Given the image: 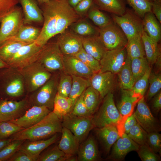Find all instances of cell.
I'll return each instance as SVG.
<instances>
[{"label":"cell","instance_id":"obj_1","mask_svg":"<svg viewBox=\"0 0 161 161\" xmlns=\"http://www.w3.org/2000/svg\"><path fill=\"white\" fill-rule=\"evenodd\" d=\"M62 120L51 112L40 122L24 129L11 136L12 140H38L44 139L61 132Z\"/></svg>","mask_w":161,"mask_h":161},{"label":"cell","instance_id":"obj_2","mask_svg":"<svg viewBox=\"0 0 161 161\" xmlns=\"http://www.w3.org/2000/svg\"><path fill=\"white\" fill-rule=\"evenodd\" d=\"M103 99L100 106L92 116L94 128L114 126L117 127L120 137L122 134V127L125 120L117 108L113 92L109 93Z\"/></svg>","mask_w":161,"mask_h":161},{"label":"cell","instance_id":"obj_3","mask_svg":"<svg viewBox=\"0 0 161 161\" xmlns=\"http://www.w3.org/2000/svg\"><path fill=\"white\" fill-rule=\"evenodd\" d=\"M25 91L23 77L17 69H0V93L6 99L21 97Z\"/></svg>","mask_w":161,"mask_h":161},{"label":"cell","instance_id":"obj_4","mask_svg":"<svg viewBox=\"0 0 161 161\" xmlns=\"http://www.w3.org/2000/svg\"><path fill=\"white\" fill-rule=\"evenodd\" d=\"M44 17L43 26L40 35L35 41L41 46L57 35V0H51L39 5Z\"/></svg>","mask_w":161,"mask_h":161},{"label":"cell","instance_id":"obj_5","mask_svg":"<svg viewBox=\"0 0 161 161\" xmlns=\"http://www.w3.org/2000/svg\"><path fill=\"white\" fill-rule=\"evenodd\" d=\"M17 69L23 77L25 90L29 93L37 89L52 76L50 72L37 61Z\"/></svg>","mask_w":161,"mask_h":161},{"label":"cell","instance_id":"obj_6","mask_svg":"<svg viewBox=\"0 0 161 161\" xmlns=\"http://www.w3.org/2000/svg\"><path fill=\"white\" fill-rule=\"evenodd\" d=\"M58 81L57 76H52L45 83L32 92L28 98L31 105L44 106L52 111Z\"/></svg>","mask_w":161,"mask_h":161},{"label":"cell","instance_id":"obj_7","mask_svg":"<svg viewBox=\"0 0 161 161\" xmlns=\"http://www.w3.org/2000/svg\"><path fill=\"white\" fill-rule=\"evenodd\" d=\"M21 7L16 6L0 21V46L14 36L24 24Z\"/></svg>","mask_w":161,"mask_h":161},{"label":"cell","instance_id":"obj_8","mask_svg":"<svg viewBox=\"0 0 161 161\" xmlns=\"http://www.w3.org/2000/svg\"><path fill=\"white\" fill-rule=\"evenodd\" d=\"M62 125L78 139L80 143L84 141L90 131L94 128L92 116L79 117L69 113L62 119Z\"/></svg>","mask_w":161,"mask_h":161},{"label":"cell","instance_id":"obj_9","mask_svg":"<svg viewBox=\"0 0 161 161\" xmlns=\"http://www.w3.org/2000/svg\"><path fill=\"white\" fill-rule=\"evenodd\" d=\"M63 56L56 42L47 43L43 46L37 61L50 72L63 71Z\"/></svg>","mask_w":161,"mask_h":161},{"label":"cell","instance_id":"obj_10","mask_svg":"<svg viewBox=\"0 0 161 161\" xmlns=\"http://www.w3.org/2000/svg\"><path fill=\"white\" fill-rule=\"evenodd\" d=\"M134 12L126 10L121 16L112 14V19L122 30L128 39L141 35L143 30V21Z\"/></svg>","mask_w":161,"mask_h":161},{"label":"cell","instance_id":"obj_11","mask_svg":"<svg viewBox=\"0 0 161 161\" xmlns=\"http://www.w3.org/2000/svg\"><path fill=\"white\" fill-rule=\"evenodd\" d=\"M99 39L107 50L126 47L128 39L121 29L113 22L99 28Z\"/></svg>","mask_w":161,"mask_h":161},{"label":"cell","instance_id":"obj_12","mask_svg":"<svg viewBox=\"0 0 161 161\" xmlns=\"http://www.w3.org/2000/svg\"><path fill=\"white\" fill-rule=\"evenodd\" d=\"M133 114L137 123L147 133L161 131L160 122L153 114L144 96L137 102L136 109Z\"/></svg>","mask_w":161,"mask_h":161},{"label":"cell","instance_id":"obj_13","mask_svg":"<svg viewBox=\"0 0 161 161\" xmlns=\"http://www.w3.org/2000/svg\"><path fill=\"white\" fill-rule=\"evenodd\" d=\"M43 46L35 42L22 47L7 63L10 67L20 69L37 61Z\"/></svg>","mask_w":161,"mask_h":161},{"label":"cell","instance_id":"obj_14","mask_svg":"<svg viewBox=\"0 0 161 161\" xmlns=\"http://www.w3.org/2000/svg\"><path fill=\"white\" fill-rule=\"evenodd\" d=\"M31 106L28 98L19 101L2 100L0 101V121H10L16 119Z\"/></svg>","mask_w":161,"mask_h":161},{"label":"cell","instance_id":"obj_15","mask_svg":"<svg viewBox=\"0 0 161 161\" xmlns=\"http://www.w3.org/2000/svg\"><path fill=\"white\" fill-rule=\"evenodd\" d=\"M127 56L125 47L107 50L100 61V72L109 71L117 74L120 70Z\"/></svg>","mask_w":161,"mask_h":161},{"label":"cell","instance_id":"obj_16","mask_svg":"<svg viewBox=\"0 0 161 161\" xmlns=\"http://www.w3.org/2000/svg\"><path fill=\"white\" fill-rule=\"evenodd\" d=\"M56 42L63 55H74L83 49L82 37L73 31L66 30L60 34Z\"/></svg>","mask_w":161,"mask_h":161},{"label":"cell","instance_id":"obj_17","mask_svg":"<svg viewBox=\"0 0 161 161\" xmlns=\"http://www.w3.org/2000/svg\"><path fill=\"white\" fill-rule=\"evenodd\" d=\"M89 80L90 86L99 93L102 99L112 92L115 85V74L109 71L95 72Z\"/></svg>","mask_w":161,"mask_h":161},{"label":"cell","instance_id":"obj_18","mask_svg":"<svg viewBox=\"0 0 161 161\" xmlns=\"http://www.w3.org/2000/svg\"><path fill=\"white\" fill-rule=\"evenodd\" d=\"M139 145L128 136L123 133L113 145L110 154L106 160L120 161L124 160L127 154L132 151H137Z\"/></svg>","mask_w":161,"mask_h":161},{"label":"cell","instance_id":"obj_19","mask_svg":"<svg viewBox=\"0 0 161 161\" xmlns=\"http://www.w3.org/2000/svg\"><path fill=\"white\" fill-rule=\"evenodd\" d=\"M63 71L71 76L89 79L95 73L75 55H63Z\"/></svg>","mask_w":161,"mask_h":161},{"label":"cell","instance_id":"obj_20","mask_svg":"<svg viewBox=\"0 0 161 161\" xmlns=\"http://www.w3.org/2000/svg\"><path fill=\"white\" fill-rule=\"evenodd\" d=\"M51 112L48 108L44 106H32L22 116L10 122L26 129L40 122Z\"/></svg>","mask_w":161,"mask_h":161},{"label":"cell","instance_id":"obj_21","mask_svg":"<svg viewBox=\"0 0 161 161\" xmlns=\"http://www.w3.org/2000/svg\"><path fill=\"white\" fill-rule=\"evenodd\" d=\"M58 133L54 134L46 140H25L21 145L19 149L26 153L34 161H37L40 154L58 140L59 136Z\"/></svg>","mask_w":161,"mask_h":161},{"label":"cell","instance_id":"obj_22","mask_svg":"<svg viewBox=\"0 0 161 161\" xmlns=\"http://www.w3.org/2000/svg\"><path fill=\"white\" fill-rule=\"evenodd\" d=\"M61 138L58 146L68 157V161H77V154L80 142L69 129L63 127Z\"/></svg>","mask_w":161,"mask_h":161},{"label":"cell","instance_id":"obj_23","mask_svg":"<svg viewBox=\"0 0 161 161\" xmlns=\"http://www.w3.org/2000/svg\"><path fill=\"white\" fill-rule=\"evenodd\" d=\"M19 2L21 6L24 24H43L42 12L36 0H19Z\"/></svg>","mask_w":161,"mask_h":161},{"label":"cell","instance_id":"obj_24","mask_svg":"<svg viewBox=\"0 0 161 161\" xmlns=\"http://www.w3.org/2000/svg\"><path fill=\"white\" fill-rule=\"evenodd\" d=\"M79 145L77 154V161H98L102 160L96 140L90 135Z\"/></svg>","mask_w":161,"mask_h":161},{"label":"cell","instance_id":"obj_25","mask_svg":"<svg viewBox=\"0 0 161 161\" xmlns=\"http://www.w3.org/2000/svg\"><path fill=\"white\" fill-rule=\"evenodd\" d=\"M141 98L131 90L121 89L120 98L115 105L124 120L133 113L134 107Z\"/></svg>","mask_w":161,"mask_h":161},{"label":"cell","instance_id":"obj_26","mask_svg":"<svg viewBox=\"0 0 161 161\" xmlns=\"http://www.w3.org/2000/svg\"><path fill=\"white\" fill-rule=\"evenodd\" d=\"M94 129L104 152L108 154L113 145L120 137L117 127L108 125Z\"/></svg>","mask_w":161,"mask_h":161},{"label":"cell","instance_id":"obj_27","mask_svg":"<svg viewBox=\"0 0 161 161\" xmlns=\"http://www.w3.org/2000/svg\"><path fill=\"white\" fill-rule=\"evenodd\" d=\"M82 44L84 50L99 61L107 50L96 35L82 37Z\"/></svg>","mask_w":161,"mask_h":161},{"label":"cell","instance_id":"obj_28","mask_svg":"<svg viewBox=\"0 0 161 161\" xmlns=\"http://www.w3.org/2000/svg\"><path fill=\"white\" fill-rule=\"evenodd\" d=\"M143 17L144 30L151 39L157 43L161 37L160 23L152 12L146 13Z\"/></svg>","mask_w":161,"mask_h":161},{"label":"cell","instance_id":"obj_29","mask_svg":"<svg viewBox=\"0 0 161 161\" xmlns=\"http://www.w3.org/2000/svg\"><path fill=\"white\" fill-rule=\"evenodd\" d=\"M131 63V59L127 55L124 64L117 73L119 86L121 89L131 90L135 82Z\"/></svg>","mask_w":161,"mask_h":161},{"label":"cell","instance_id":"obj_30","mask_svg":"<svg viewBox=\"0 0 161 161\" xmlns=\"http://www.w3.org/2000/svg\"><path fill=\"white\" fill-rule=\"evenodd\" d=\"M41 30V29L40 28L30 25L24 24L16 34L7 41H16L31 43L35 42L37 39Z\"/></svg>","mask_w":161,"mask_h":161},{"label":"cell","instance_id":"obj_31","mask_svg":"<svg viewBox=\"0 0 161 161\" xmlns=\"http://www.w3.org/2000/svg\"><path fill=\"white\" fill-rule=\"evenodd\" d=\"M141 39L146 58L148 63H155L158 57L161 56L157 43L151 39L144 30L142 33Z\"/></svg>","mask_w":161,"mask_h":161},{"label":"cell","instance_id":"obj_32","mask_svg":"<svg viewBox=\"0 0 161 161\" xmlns=\"http://www.w3.org/2000/svg\"><path fill=\"white\" fill-rule=\"evenodd\" d=\"M93 4L102 10L117 16L125 13L126 8L123 0H93Z\"/></svg>","mask_w":161,"mask_h":161},{"label":"cell","instance_id":"obj_33","mask_svg":"<svg viewBox=\"0 0 161 161\" xmlns=\"http://www.w3.org/2000/svg\"><path fill=\"white\" fill-rule=\"evenodd\" d=\"M30 43L7 41L0 46V59L7 64L23 46Z\"/></svg>","mask_w":161,"mask_h":161},{"label":"cell","instance_id":"obj_34","mask_svg":"<svg viewBox=\"0 0 161 161\" xmlns=\"http://www.w3.org/2000/svg\"><path fill=\"white\" fill-rule=\"evenodd\" d=\"M125 47L127 55L131 59L144 57L145 54L142 40L141 35L128 39Z\"/></svg>","mask_w":161,"mask_h":161},{"label":"cell","instance_id":"obj_35","mask_svg":"<svg viewBox=\"0 0 161 161\" xmlns=\"http://www.w3.org/2000/svg\"><path fill=\"white\" fill-rule=\"evenodd\" d=\"M73 105L71 100L69 97H62L57 93L54 99L52 112L60 119L72 110Z\"/></svg>","mask_w":161,"mask_h":161},{"label":"cell","instance_id":"obj_36","mask_svg":"<svg viewBox=\"0 0 161 161\" xmlns=\"http://www.w3.org/2000/svg\"><path fill=\"white\" fill-rule=\"evenodd\" d=\"M102 99L99 93L91 86L83 92L84 102L92 115L98 109Z\"/></svg>","mask_w":161,"mask_h":161},{"label":"cell","instance_id":"obj_37","mask_svg":"<svg viewBox=\"0 0 161 161\" xmlns=\"http://www.w3.org/2000/svg\"><path fill=\"white\" fill-rule=\"evenodd\" d=\"M72 76V85L69 97L71 100L73 106L77 99L90 84L89 79L75 76Z\"/></svg>","mask_w":161,"mask_h":161},{"label":"cell","instance_id":"obj_38","mask_svg":"<svg viewBox=\"0 0 161 161\" xmlns=\"http://www.w3.org/2000/svg\"><path fill=\"white\" fill-rule=\"evenodd\" d=\"M68 157L58 148V145L44 150L37 161H68Z\"/></svg>","mask_w":161,"mask_h":161},{"label":"cell","instance_id":"obj_39","mask_svg":"<svg viewBox=\"0 0 161 161\" xmlns=\"http://www.w3.org/2000/svg\"><path fill=\"white\" fill-rule=\"evenodd\" d=\"M88 17L99 28L105 27L112 23L111 19L93 4L89 10Z\"/></svg>","mask_w":161,"mask_h":161},{"label":"cell","instance_id":"obj_40","mask_svg":"<svg viewBox=\"0 0 161 161\" xmlns=\"http://www.w3.org/2000/svg\"><path fill=\"white\" fill-rule=\"evenodd\" d=\"M131 68L135 82L143 76L150 67L145 57L131 59Z\"/></svg>","mask_w":161,"mask_h":161},{"label":"cell","instance_id":"obj_41","mask_svg":"<svg viewBox=\"0 0 161 161\" xmlns=\"http://www.w3.org/2000/svg\"><path fill=\"white\" fill-rule=\"evenodd\" d=\"M61 73L57 86V93L63 97H69L72 85V76L64 73Z\"/></svg>","mask_w":161,"mask_h":161},{"label":"cell","instance_id":"obj_42","mask_svg":"<svg viewBox=\"0 0 161 161\" xmlns=\"http://www.w3.org/2000/svg\"><path fill=\"white\" fill-rule=\"evenodd\" d=\"M71 25L73 31L81 36L85 37L96 35L95 29L86 21H80Z\"/></svg>","mask_w":161,"mask_h":161},{"label":"cell","instance_id":"obj_43","mask_svg":"<svg viewBox=\"0 0 161 161\" xmlns=\"http://www.w3.org/2000/svg\"><path fill=\"white\" fill-rule=\"evenodd\" d=\"M151 72V68L149 67L143 75L135 82L131 90L136 95L140 97L144 96L147 90Z\"/></svg>","mask_w":161,"mask_h":161},{"label":"cell","instance_id":"obj_44","mask_svg":"<svg viewBox=\"0 0 161 161\" xmlns=\"http://www.w3.org/2000/svg\"><path fill=\"white\" fill-rule=\"evenodd\" d=\"M74 55L94 72L100 71L101 66L100 61L87 53L83 48Z\"/></svg>","mask_w":161,"mask_h":161},{"label":"cell","instance_id":"obj_45","mask_svg":"<svg viewBox=\"0 0 161 161\" xmlns=\"http://www.w3.org/2000/svg\"><path fill=\"white\" fill-rule=\"evenodd\" d=\"M148 133L138 123L133 126L127 135L131 139L139 145L147 144Z\"/></svg>","mask_w":161,"mask_h":161},{"label":"cell","instance_id":"obj_46","mask_svg":"<svg viewBox=\"0 0 161 161\" xmlns=\"http://www.w3.org/2000/svg\"><path fill=\"white\" fill-rule=\"evenodd\" d=\"M150 83L149 88L146 95V99L149 101L160 91L161 88V75L160 73H150L148 80Z\"/></svg>","mask_w":161,"mask_h":161},{"label":"cell","instance_id":"obj_47","mask_svg":"<svg viewBox=\"0 0 161 161\" xmlns=\"http://www.w3.org/2000/svg\"><path fill=\"white\" fill-rule=\"evenodd\" d=\"M134 12L140 18L147 13L151 12L152 3L147 0H126Z\"/></svg>","mask_w":161,"mask_h":161},{"label":"cell","instance_id":"obj_48","mask_svg":"<svg viewBox=\"0 0 161 161\" xmlns=\"http://www.w3.org/2000/svg\"><path fill=\"white\" fill-rule=\"evenodd\" d=\"M25 140H13L0 151V161H7Z\"/></svg>","mask_w":161,"mask_h":161},{"label":"cell","instance_id":"obj_49","mask_svg":"<svg viewBox=\"0 0 161 161\" xmlns=\"http://www.w3.org/2000/svg\"><path fill=\"white\" fill-rule=\"evenodd\" d=\"M24 129L10 121L0 122V139L9 138L10 137Z\"/></svg>","mask_w":161,"mask_h":161},{"label":"cell","instance_id":"obj_50","mask_svg":"<svg viewBox=\"0 0 161 161\" xmlns=\"http://www.w3.org/2000/svg\"><path fill=\"white\" fill-rule=\"evenodd\" d=\"M69 113L73 115L79 117H90L92 116L89 112L84 102L83 92L77 99L72 109Z\"/></svg>","mask_w":161,"mask_h":161},{"label":"cell","instance_id":"obj_51","mask_svg":"<svg viewBox=\"0 0 161 161\" xmlns=\"http://www.w3.org/2000/svg\"><path fill=\"white\" fill-rule=\"evenodd\" d=\"M142 161H160L161 158L154 152L147 144L139 146L137 151Z\"/></svg>","mask_w":161,"mask_h":161},{"label":"cell","instance_id":"obj_52","mask_svg":"<svg viewBox=\"0 0 161 161\" xmlns=\"http://www.w3.org/2000/svg\"><path fill=\"white\" fill-rule=\"evenodd\" d=\"M147 144L155 153L160 154L161 134L157 132H153L148 133Z\"/></svg>","mask_w":161,"mask_h":161},{"label":"cell","instance_id":"obj_53","mask_svg":"<svg viewBox=\"0 0 161 161\" xmlns=\"http://www.w3.org/2000/svg\"><path fill=\"white\" fill-rule=\"evenodd\" d=\"M19 0H0V21L19 3Z\"/></svg>","mask_w":161,"mask_h":161},{"label":"cell","instance_id":"obj_54","mask_svg":"<svg viewBox=\"0 0 161 161\" xmlns=\"http://www.w3.org/2000/svg\"><path fill=\"white\" fill-rule=\"evenodd\" d=\"M93 4V0H82L74 9L78 14H83L89 10Z\"/></svg>","mask_w":161,"mask_h":161},{"label":"cell","instance_id":"obj_55","mask_svg":"<svg viewBox=\"0 0 161 161\" xmlns=\"http://www.w3.org/2000/svg\"><path fill=\"white\" fill-rule=\"evenodd\" d=\"M151 111L154 115L157 116L161 109V92H159L152 98Z\"/></svg>","mask_w":161,"mask_h":161},{"label":"cell","instance_id":"obj_56","mask_svg":"<svg viewBox=\"0 0 161 161\" xmlns=\"http://www.w3.org/2000/svg\"><path fill=\"white\" fill-rule=\"evenodd\" d=\"M7 161H34L31 157L20 149L16 152Z\"/></svg>","mask_w":161,"mask_h":161},{"label":"cell","instance_id":"obj_57","mask_svg":"<svg viewBox=\"0 0 161 161\" xmlns=\"http://www.w3.org/2000/svg\"><path fill=\"white\" fill-rule=\"evenodd\" d=\"M137 123L133 113L128 116L124 121L122 127L123 134H127L130 129Z\"/></svg>","mask_w":161,"mask_h":161},{"label":"cell","instance_id":"obj_58","mask_svg":"<svg viewBox=\"0 0 161 161\" xmlns=\"http://www.w3.org/2000/svg\"><path fill=\"white\" fill-rule=\"evenodd\" d=\"M151 12L159 22L161 23V1L156 0L152 3Z\"/></svg>","mask_w":161,"mask_h":161},{"label":"cell","instance_id":"obj_59","mask_svg":"<svg viewBox=\"0 0 161 161\" xmlns=\"http://www.w3.org/2000/svg\"><path fill=\"white\" fill-rule=\"evenodd\" d=\"M12 140V139L10 138L0 139V151L11 142Z\"/></svg>","mask_w":161,"mask_h":161},{"label":"cell","instance_id":"obj_60","mask_svg":"<svg viewBox=\"0 0 161 161\" xmlns=\"http://www.w3.org/2000/svg\"><path fill=\"white\" fill-rule=\"evenodd\" d=\"M82 0H67L69 5L74 8Z\"/></svg>","mask_w":161,"mask_h":161},{"label":"cell","instance_id":"obj_61","mask_svg":"<svg viewBox=\"0 0 161 161\" xmlns=\"http://www.w3.org/2000/svg\"><path fill=\"white\" fill-rule=\"evenodd\" d=\"M8 67L9 66L8 65L0 59V69Z\"/></svg>","mask_w":161,"mask_h":161},{"label":"cell","instance_id":"obj_62","mask_svg":"<svg viewBox=\"0 0 161 161\" xmlns=\"http://www.w3.org/2000/svg\"><path fill=\"white\" fill-rule=\"evenodd\" d=\"M36 0L38 3V5H39L44 2H45L51 0Z\"/></svg>","mask_w":161,"mask_h":161},{"label":"cell","instance_id":"obj_63","mask_svg":"<svg viewBox=\"0 0 161 161\" xmlns=\"http://www.w3.org/2000/svg\"><path fill=\"white\" fill-rule=\"evenodd\" d=\"M147 0L151 3H152L153 2L156 0Z\"/></svg>","mask_w":161,"mask_h":161},{"label":"cell","instance_id":"obj_64","mask_svg":"<svg viewBox=\"0 0 161 161\" xmlns=\"http://www.w3.org/2000/svg\"></svg>","mask_w":161,"mask_h":161}]
</instances>
